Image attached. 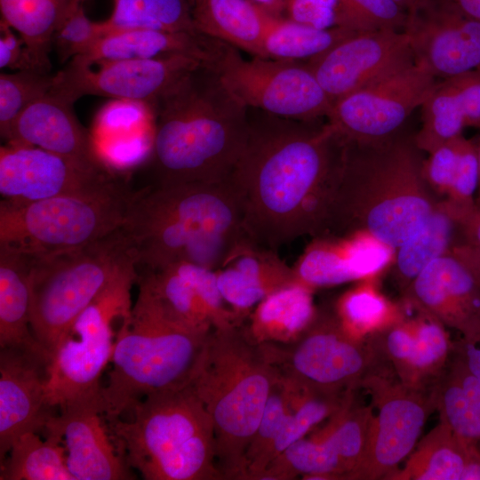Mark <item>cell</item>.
<instances>
[{"instance_id": "43", "label": "cell", "mask_w": 480, "mask_h": 480, "mask_svg": "<svg viewBox=\"0 0 480 480\" xmlns=\"http://www.w3.org/2000/svg\"><path fill=\"white\" fill-rule=\"evenodd\" d=\"M338 27L355 31L404 30L408 13L394 0H338Z\"/></svg>"}, {"instance_id": "53", "label": "cell", "mask_w": 480, "mask_h": 480, "mask_svg": "<svg viewBox=\"0 0 480 480\" xmlns=\"http://www.w3.org/2000/svg\"><path fill=\"white\" fill-rule=\"evenodd\" d=\"M252 3L266 11L267 12L282 16L286 0H250Z\"/></svg>"}, {"instance_id": "4", "label": "cell", "mask_w": 480, "mask_h": 480, "mask_svg": "<svg viewBox=\"0 0 480 480\" xmlns=\"http://www.w3.org/2000/svg\"><path fill=\"white\" fill-rule=\"evenodd\" d=\"M154 184L217 182L228 179L245 146L248 108L203 64L154 104Z\"/></svg>"}, {"instance_id": "25", "label": "cell", "mask_w": 480, "mask_h": 480, "mask_svg": "<svg viewBox=\"0 0 480 480\" xmlns=\"http://www.w3.org/2000/svg\"><path fill=\"white\" fill-rule=\"evenodd\" d=\"M420 107L421 127L413 140L428 154L467 126L480 128V68L437 82Z\"/></svg>"}, {"instance_id": "9", "label": "cell", "mask_w": 480, "mask_h": 480, "mask_svg": "<svg viewBox=\"0 0 480 480\" xmlns=\"http://www.w3.org/2000/svg\"><path fill=\"white\" fill-rule=\"evenodd\" d=\"M132 191L112 178L92 188L22 204L0 203V245L35 257L84 247L123 226Z\"/></svg>"}, {"instance_id": "5", "label": "cell", "mask_w": 480, "mask_h": 480, "mask_svg": "<svg viewBox=\"0 0 480 480\" xmlns=\"http://www.w3.org/2000/svg\"><path fill=\"white\" fill-rule=\"evenodd\" d=\"M278 380L244 323L212 329L191 386L212 421L224 479L244 480L246 450Z\"/></svg>"}, {"instance_id": "13", "label": "cell", "mask_w": 480, "mask_h": 480, "mask_svg": "<svg viewBox=\"0 0 480 480\" xmlns=\"http://www.w3.org/2000/svg\"><path fill=\"white\" fill-rule=\"evenodd\" d=\"M372 398L377 414L371 418L367 439L358 464L344 479H388L412 452L429 414L436 410L435 391L404 384L379 366L360 387Z\"/></svg>"}, {"instance_id": "24", "label": "cell", "mask_w": 480, "mask_h": 480, "mask_svg": "<svg viewBox=\"0 0 480 480\" xmlns=\"http://www.w3.org/2000/svg\"><path fill=\"white\" fill-rule=\"evenodd\" d=\"M214 271L222 298L244 320L268 295L297 282L292 268L276 250L257 244L248 236Z\"/></svg>"}, {"instance_id": "46", "label": "cell", "mask_w": 480, "mask_h": 480, "mask_svg": "<svg viewBox=\"0 0 480 480\" xmlns=\"http://www.w3.org/2000/svg\"><path fill=\"white\" fill-rule=\"evenodd\" d=\"M338 0H286L282 17L316 28L338 27Z\"/></svg>"}, {"instance_id": "22", "label": "cell", "mask_w": 480, "mask_h": 480, "mask_svg": "<svg viewBox=\"0 0 480 480\" xmlns=\"http://www.w3.org/2000/svg\"><path fill=\"white\" fill-rule=\"evenodd\" d=\"M396 250L372 235L319 236L292 267L297 282L313 290L377 277L394 262Z\"/></svg>"}, {"instance_id": "34", "label": "cell", "mask_w": 480, "mask_h": 480, "mask_svg": "<svg viewBox=\"0 0 480 480\" xmlns=\"http://www.w3.org/2000/svg\"><path fill=\"white\" fill-rule=\"evenodd\" d=\"M1 461L0 480H76L66 462L65 448L56 435L43 440L36 432L25 433L12 444Z\"/></svg>"}, {"instance_id": "19", "label": "cell", "mask_w": 480, "mask_h": 480, "mask_svg": "<svg viewBox=\"0 0 480 480\" xmlns=\"http://www.w3.org/2000/svg\"><path fill=\"white\" fill-rule=\"evenodd\" d=\"M113 177L84 168L47 150L6 144L0 148L1 201L22 204L77 193Z\"/></svg>"}, {"instance_id": "30", "label": "cell", "mask_w": 480, "mask_h": 480, "mask_svg": "<svg viewBox=\"0 0 480 480\" xmlns=\"http://www.w3.org/2000/svg\"><path fill=\"white\" fill-rule=\"evenodd\" d=\"M313 289L296 282L260 301L245 324L259 343H290L298 339L314 319L317 309Z\"/></svg>"}, {"instance_id": "40", "label": "cell", "mask_w": 480, "mask_h": 480, "mask_svg": "<svg viewBox=\"0 0 480 480\" xmlns=\"http://www.w3.org/2000/svg\"><path fill=\"white\" fill-rule=\"evenodd\" d=\"M55 75L28 69L0 75V134L9 139L12 128L20 115L33 102L47 95L52 89Z\"/></svg>"}, {"instance_id": "18", "label": "cell", "mask_w": 480, "mask_h": 480, "mask_svg": "<svg viewBox=\"0 0 480 480\" xmlns=\"http://www.w3.org/2000/svg\"><path fill=\"white\" fill-rule=\"evenodd\" d=\"M50 354L40 345L0 348V459L56 414L48 397Z\"/></svg>"}, {"instance_id": "20", "label": "cell", "mask_w": 480, "mask_h": 480, "mask_svg": "<svg viewBox=\"0 0 480 480\" xmlns=\"http://www.w3.org/2000/svg\"><path fill=\"white\" fill-rule=\"evenodd\" d=\"M403 300L458 330L463 340L480 337V280L451 252L412 280Z\"/></svg>"}, {"instance_id": "39", "label": "cell", "mask_w": 480, "mask_h": 480, "mask_svg": "<svg viewBox=\"0 0 480 480\" xmlns=\"http://www.w3.org/2000/svg\"><path fill=\"white\" fill-rule=\"evenodd\" d=\"M372 415V404H356L352 393L329 418L325 428L313 438L326 442L340 457L346 468L342 479L358 464L363 455Z\"/></svg>"}, {"instance_id": "51", "label": "cell", "mask_w": 480, "mask_h": 480, "mask_svg": "<svg viewBox=\"0 0 480 480\" xmlns=\"http://www.w3.org/2000/svg\"><path fill=\"white\" fill-rule=\"evenodd\" d=\"M460 243L480 245V204L476 205L464 220L460 228Z\"/></svg>"}, {"instance_id": "6", "label": "cell", "mask_w": 480, "mask_h": 480, "mask_svg": "<svg viewBox=\"0 0 480 480\" xmlns=\"http://www.w3.org/2000/svg\"><path fill=\"white\" fill-rule=\"evenodd\" d=\"M211 331L172 316L140 289L116 335L112 368L100 394L103 417L119 418L148 395L189 385Z\"/></svg>"}, {"instance_id": "45", "label": "cell", "mask_w": 480, "mask_h": 480, "mask_svg": "<svg viewBox=\"0 0 480 480\" xmlns=\"http://www.w3.org/2000/svg\"><path fill=\"white\" fill-rule=\"evenodd\" d=\"M105 35L102 22L91 20L83 4L73 6L55 30L52 47L61 63L87 53Z\"/></svg>"}, {"instance_id": "33", "label": "cell", "mask_w": 480, "mask_h": 480, "mask_svg": "<svg viewBox=\"0 0 480 480\" xmlns=\"http://www.w3.org/2000/svg\"><path fill=\"white\" fill-rule=\"evenodd\" d=\"M356 32L344 27L316 28L269 13L263 38L265 58L308 61Z\"/></svg>"}, {"instance_id": "37", "label": "cell", "mask_w": 480, "mask_h": 480, "mask_svg": "<svg viewBox=\"0 0 480 480\" xmlns=\"http://www.w3.org/2000/svg\"><path fill=\"white\" fill-rule=\"evenodd\" d=\"M345 473L342 460L326 442L303 437L275 458L259 480H288L298 476L306 479H342Z\"/></svg>"}, {"instance_id": "55", "label": "cell", "mask_w": 480, "mask_h": 480, "mask_svg": "<svg viewBox=\"0 0 480 480\" xmlns=\"http://www.w3.org/2000/svg\"><path fill=\"white\" fill-rule=\"evenodd\" d=\"M477 159H478V186L476 195V205L480 204V137L476 141Z\"/></svg>"}, {"instance_id": "35", "label": "cell", "mask_w": 480, "mask_h": 480, "mask_svg": "<svg viewBox=\"0 0 480 480\" xmlns=\"http://www.w3.org/2000/svg\"><path fill=\"white\" fill-rule=\"evenodd\" d=\"M334 313L343 328L358 339H366L404 318L402 304L393 303L380 292L376 277L360 280L342 294Z\"/></svg>"}, {"instance_id": "48", "label": "cell", "mask_w": 480, "mask_h": 480, "mask_svg": "<svg viewBox=\"0 0 480 480\" xmlns=\"http://www.w3.org/2000/svg\"><path fill=\"white\" fill-rule=\"evenodd\" d=\"M452 356L448 367L458 379L468 396L480 412V380L468 370L460 355L455 350L454 345Z\"/></svg>"}, {"instance_id": "41", "label": "cell", "mask_w": 480, "mask_h": 480, "mask_svg": "<svg viewBox=\"0 0 480 480\" xmlns=\"http://www.w3.org/2000/svg\"><path fill=\"white\" fill-rule=\"evenodd\" d=\"M434 383L440 421L465 441L480 447V412L449 369Z\"/></svg>"}, {"instance_id": "54", "label": "cell", "mask_w": 480, "mask_h": 480, "mask_svg": "<svg viewBox=\"0 0 480 480\" xmlns=\"http://www.w3.org/2000/svg\"><path fill=\"white\" fill-rule=\"evenodd\" d=\"M398 5H400L407 13L413 11L420 0H394Z\"/></svg>"}, {"instance_id": "42", "label": "cell", "mask_w": 480, "mask_h": 480, "mask_svg": "<svg viewBox=\"0 0 480 480\" xmlns=\"http://www.w3.org/2000/svg\"><path fill=\"white\" fill-rule=\"evenodd\" d=\"M290 412L286 396L278 380L246 450L244 480H259L265 469L267 456Z\"/></svg>"}, {"instance_id": "27", "label": "cell", "mask_w": 480, "mask_h": 480, "mask_svg": "<svg viewBox=\"0 0 480 480\" xmlns=\"http://www.w3.org/2000/svg\"><path fill=\"white\" fill-rule=\"evenodd\" d=\"M268 14L250 0H192V19L198 33L253 57L265 58Z\"/></svg>"}, {"instance_id": "32", "label": "cell", "mask_w": 480, "mask_h": 480, "mask_svg": "<svg viewBox=\"0 0 480 480\" xmlns=\"http://www.w3.org/2000/svg\"><path fill=\"white\" fill-rule=\"evenodd\" d=\"M71 8L72 0H0L1 20L19 34L45 72L51 71L53 34Z\"/></svg>"}, {"instance_id": "23", "label": "cell", "mask_w": 480, "mask_h": 480, "mask_svg": "<svg viewBox=\"0 0 480 480\" xmlns=\"http://www.w3.org/2000/svg\"><path fill=\"white\" fill-rule=\"evenodd\" d=\"M7 144L36 147L90 170H106L73 104L50 92L30 104L12 125Z\"/></svg>"}, {"instance_id": "36", "label": "cell", "mask_w": 480, "mask_h": 480, "mask_svg": "<svg viewBox=\"0 0 480 480\" xmlns=\"http://www.w3.org/2000/svg\"><path fill=\"white\" fill-rule=\"evenodd\" d=\"M101 22L105 35L128 29L197 32L192 0H114L111 15Z\"/></svg>"}, {"instance_id": "8", "label": "cell", "mask_w": 480, "mask_h": 480, "mask_svg": "<svg viewBox=\"0 0 480 480\" xmlns=\"http://www.w3.org/2000/svg\"><path fill=\"white\" fill-rule=\"evenodd\" d=\"M132 267L136 260L121 228L79 249L35 257L30 329L51 358L79 315Z\"/></svg>"}, {"instance_id": "11", "label": "cell", "mask_w": 480, "mask_h": 480, "mask_svg": "<svg viewBox=\"0 0 480 480\" xmlns=\"http://www.w3.org/2000/svg\"><path fill=\"white\" fill-rule=\"evenodd\" d=\"M260 344L284 381L312 393L340 396L355 391L380 364L368 339L349 334L334 311L317 310L292 342Z\"/></svg>"}, {"instance_id": "50", "label": "cell", "mask_w": 480, "mask_h": 480, "mask_svg": "<svg viewBox=\"0 0 480 480\" xmlns=\"http://www.w3.org/2000/svg\"><path fill=\"white\" fill-rule=\"evenodd\" d=\"M480 280V245L459 243L451 251Z\"/></svg>"}, {"instance_id": "52", "label": "cell", "mask_w": 480, "mask_h": 480, "mask_svg": "<svg viewBox=\"0 0 480 480\" xmlns=\"http://www.w3.org/2000/svg\"><path fill=\"white\" fill-rule=\"evenodd\" d=\"M465 15L480 21V0H450Z\"/></svg>"}, {"instance_id": "21", "label": "cell", "mask_w": 480, "mask_h": 480, "mask_svg": "<svg viewBox=\"0 0 480 480\" xmlns=\"http://www.w3.org/2000/svg\"><path fill=\"white\" fill-rule=\"evenodd\" d=\"M60 411L44 430L60 437L67 466L76 480L134 478L103 426L99 400L71 403Z\"/></svg>"}, {"instance_id": "31", "label": "cell", "mask_w": 480, "mask_h": 480, "mask_svg": "<svg viewBox=\"0 0 480 480\" xmlns=\"http://www.w3.org/2000/svg\"><path fill=\"white\" fill-rule=\"evenodd\" d=\"M480 447L472 444L447 425L439 422L417 444L402 469L390 480H461L464 469Z\"/></svg>"}, {"instance_id": "15", "label": "cell", "mask_w": 480, "mask_h": 480, "mask_svg": "<svg viewBox=\"0 0 480 480\" xmlns=\"http://www.w3.org/2000/svg\"><path fill=\"white\" fill-rule=\"evenodd\" d=\"M436 83L424 65L413 60L336 100L327 122L345 140L390 137L422 105Z\"/></svg>"}, {"instance_id": "29", "label": "cell", "mask_w": 480, "mask_h": 480, "mask_svg": "<svg viewBox=\"0 0 480 480\" xmlns=\"http://www.w3.org/2000/svg\"><path fill=\"white\" fill-rule=\"evenodd\" d=\"M35 257L0 245V348L39 344L30 329Z\"/></svg>"}, {"instance_id": "1", "label": "cell", "mask_w": 480, "mask_h": 480, "mask_svg": "<svg viewBox=\"0 0 480 480\" xmlns=\"http://www.w3.org/2000/svg\"><path fill=\"white\" fill-rule=\"evenodd\" d=\"M249 133L230 178L244 229L276 250L316 236L340 172L345 140L326 122L280 117L248 108Z\"/></svg>"}, {"instance_id": "2", "label": "cell", "mask_w": 480, "mask_h": 480, "mask_svg": "<svg viewBox=\"0 0 480 480\" xmlns=\"http://www.w3.org/2000/svg\"><path fill=\"white\" fill-rule=\"evenodd\" d=\"M413 139L397 133L345 140L339 179L319 236L366 232L396 250L426 223L438 200L425 181Z\"/></svg>"}, {"instance_id": "47", "label": "cell", "mask_w": 480, "mask_h": 480, "mask_svg": "<svg viewBox=\"0 0 480 480\" xmlns=\"http://www.w3.org/2000/svg\"><path fill=\"white\" fill-rule=\"evenodd\" d=\"M12 30L1 20L0 68L15 71L28 69L44 71L37 66L24 40L16 36Z\"/></svg>"}, {"instance_id": "38", "label": "cell", "mask_w": 480, "mask_h": 480, "mask_svg": "<svg viewBox=\"0 0 480 480\" xmlns=\"http://www.w3.org/2000/svg\"><path fill=\"white\" fill-rule=\"evenodd\" d=\"M414 308L418 313L415 317L406 318L404 315V319L415 336L411 386L427 388L428 383H435L443 374L453 345L442 323L427 313Z\"/></svg>"}, {"instance_id": "12", "label": "cell", "mask_w": 480, "mask_h": 480, "mask_svg": "<svg viewBox=\"0 0 480 480\" xmlns=\"http://www.w3.org/2000/svg\"><path fill=\"white\" fill-rule=\"evenodd\" d=\"M244 106L289 119L326 117L332 103L305 61L253 57L225 44L212 66Z\"/></svg>"}, {"instance_id": "56", "label": "cell", "mask_w": 480, "mask_h": 480, "mask_svg": "<svg viewBox=\"0 0 480 480\" xmlns=\"http://www.w3.org/2000/svg\"><path fill=\"white\" fill-rule=\"evenodd\" d=\"M85 0H72L73 5L83 4Z\"/></svg>"}, {"instance_id": "14", "label": "cell", "mask_w": 480, "mask_h": 480, "mask_svg": "<svg viewBox=\"0 0 480 480\" xmlns=\"http://www.w3.org/2000/svg\"><path fill=\"white\" fill-rule=\"evenodd\" d=\"M184 54L153 59L70 60L55 75L52 92L74 104L84 96H101L154 104L201 65Z\"/></svg>"}, {"instance_id": "49", "label": "cell", "mask_w": 480, "mask_h": 480, "mask_svg": "<svg viewBox=\"0 0 480 480\" xmlns=\"http://www.w3.org/2000/svg\"><path fill=\"white\" fill-rule=\"evenodd\" d=\"M454 348L460 355L468 370L480 380V337L474 341L461 340L454 345Z\"/></svg>"}, {"instance_id": "10", "label": "cell", "mask_w": 480, "mask_h": 480, "mask_svg": "<svg viewBox=\"0 0 480 480\" xmlns=\"http://www.w3.org/2000/svg\"><path fill=\"white\" fill-rule=\"evenodd\" d=\"M137 267L116 279L76 319L49 364L48 397L53 407L100 400V380L111 361L114 322L132 310L130 291Z\"/></svg>"}, {"instance_id": "28", "label": "cell", "mask_w": 480, "mask_h": 480, "mask_svg": "<svg viewBox=\"0 0 480 480\" xmlns=\"http://www.w3.org/2000/svg\"><path fill=\"white\" fill-rule=\"evenodd\" d=\"M468 214L446 198L438 200L422 228L396 250L393 263L403 292L429 263L460 243V228Z\"/></svg>"}, {"instance_id": "26", "label": "cell", "mask_w": 480, "mask_h": 480, "mask_svg": "<svg viewBox=\"0 0 480 480\" xmlns=\"http://www.w3.org/2000/svg\"><path fill=\"white\" fill-rule=\"evenodd\" d=\"M224 44L197 32L128 29L104 35L87 53L76 57L115 60L184 54L212 66Z\"/></svg>"}, {"instance_id": "16", "label": "cell", "mask_w": 480, "mask_h": 480, "mask_svg": "<svg viewBox=\"0 0 480 480\" xmlns=\"http://www.w3.org/2000/svg\"><path fill=\"white\" fill-rule=\"evenodd\" d=\"M417 63L443 79L480 68V21L450 0H420L404 30Z\"/></svg>"}, {"instance_id": "17", "label": "cell", "mask_w": 480, "mask_h": 480, "mask_svg": "<svg viewBox=\"0 0 480 480\" xmlns=\"http://www.w3.org/2000/svg\"><path fill=\"white\" fill-rule=\"evenodd\" d=\"M413 60L404 31L380 29L356 32L305 62L333 104Z\"/></svg>"}, {"instance_id": "7", "label": "cell", "mask_w": 480, "mask_h": 480, "mask_svg": "<svg viewBox=\"0 0 480 480\" xmlns=\"http://www.w3.org/2000/svg\"><path fill=\"white\" fill-rule=\"evenodd\" d=\"M132 418L109 420L125 463L146 480H221L212 421L191 383L138 401Z\"/></svg>"}, {"instance_id": "3", "label": "cell", "mask_w": 480, "mask_h": 480, "mask_svg": "<svg viewBox=\"0 0 480 480\" xmlns=\"http://www.w3.org/2000/svg\"><path fill=\"white\" fill-rule=\"evenodd\" d=\"M121 229L144 270L178 262L216 270L248 236L230 176L217 182L153 184L132 192Z\"/></svg>"}, {"instance_id": "44", "label": "cell", "mask_w": 480, "mask_h": 480, "mask_svg": "<svg viewBox=\"0 0 480 480\" xmlns=\"http://www.w3.org/2000/svg\"><path fill=\"white\" fill-rule=\"evenodd\" d=\"M476 142L460 135L439 146L423 160L422 172L430 190L446 197Z\"/></svg>"}]
</instances>
